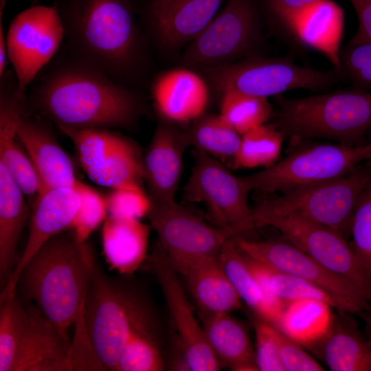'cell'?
<instances>
[{"mask_svg":"<svg viewBox=\"0 0 371 371\" xmlns=\"http://www.w3.org/2000/svg\"><path fill=\"white\" fill-rule=\"evenodd\" d=\"M36 113L58 128H133L144 112L142 97L77 58L64 46L27 95Z\"/></svg>","mask_w":371,"mask_h":371,"instance_id":"6da1fadb","label":"cell"},{"mask_svg":"<svg viewBox=\"0 0 371 371\" xmlns=\"http://www.w3.org/2000/svg\"><path fill=\"white\" fill-rule=\"evenodd\" d=\"M65 47L75 56L126 87L144 74L147 44L135 19L133 0L56 2Z\"/></svg>","mask_w":371,"mask_h":371,"instance_id":"7a4b0ae2","label":"cell"},{"mask_svg":"<svg viewBox=\"0 0 371 371\" xmlns=\"http://www.w3.org/2000/svg\"><path fill=\"white\" fill-rule=\"evenodd\" d=\"M87 243H79L71 230L45 243L22 269L17 281L27 300L69 338L68 330L83 315L95 262Z\"/></svg>","mask_w":371,"mask_h":371,"instance_id":"3957f363","label":"cell"},{"mask_svg":"<svg viewBox=\"0 0 371 371\" xmlns=\"http://www.w3.org/2000/svg\"><path fill=\"white\" fill-rule=\"evenodd\" d=\"M274 98L273 124L293 142L320 138L357 146L371 128V92L351 89Z\"/></svg>","mask_w":371,"mask_h":371,"instance_id":"277c9868","label":"cell"},{"mask_svg":"<svg viewBox=\"0 0 371 371\" xmlns=\"http://www.w3.org/2000/svg\"><path fill=\"white\" fill-rule=\"evenodd\" d=\"M73 370L69 338L17 291L0 302V371Z\"/></svg>","mask_w":371,"mask_h":371,"instance_id":"5b68a950","label":"cell"},{"mask_svg":"<svg viewBox=\"0 0 371 371\" xmlns=\"http://www.w3.org/2000/svg\"><path fill=\"white\" fill-rule=\"evenodd\" d=\"M150 310L140 291L122 280L108 276L94 262L84 305L83 325L106 370L115 371L133 328Z\"/></svg>","mask_w":371,"mask_h":371,"instance_id":"8992f818","label":"cell"},{"mask_svg":"<svg viewBox=\"0 0 371 371\" xmlns=\"http://www.w3.org/2000/svg\"><path fill=\"white\" fill-rule=\"evenodd\" d=\"M209 85L221 95L236 91L268 98L293 89L326 92L344 80L339 69L318 70L298 65L290 56L249 57L202 69Z\"/></svg>","mask_w":371,"mask_h":371,"instance_id":"52a82bcc","label":"cell"},{"mask_svg":"<svg viewBox=\"0 0 371 371\" xmlns=\"http://www.w3.org/2000/svg\"><path fill=\"white\" fill-rule=\"evenodd\" d=\"M371 175L357 167L341 177L280 193L251 209L253 214L295 216L333 229L346 238Z\"/></svg>","mask_w":371,"mask_h":371,"instance_id":"ba28073f","label":"cell"},{"mask_svg":"<svg viewBox=\"0 0 371 371\" xmlns=\"http://www.w3.org/2000/svg\"><path fill=\"white\" fill-rule=\"evenodd\" d=\"M264 43L256 0H227L208 25L183 51V67L201 69L261 55Z\"/></svg>","mask_w":371,"mask_h":371,"instance_id":"9c48e42d","label":"cell"},{"mask_svg":"<svg viewBox=\"0 0 371 371\" xmlns=\"http://www.w3.org/2000/svg\"><path fill=\"white\" fill-rule=\"evenodd\" d=\"M369 159L370 142L357 146L312 144L243 178L251 191L282 193L341 177Z\"/></svg>","mask_w":371,"mask_h":371,"instance_id":"30bf717a","label":"cell"},{"mask_svg":"<svg viewBox=\"0 0 371 371\" xmlns=\"http://www.w3.org/2000/svg\"><path fill=\"white\" fill-rule=\"evenodd\" d=\"M195 161L184 196L203 203L216 227L246 238L256 228L248 204L251 192L243 177L235 176L221 161L195 151Z\"/></svg>","mask_w":371,"mask_h":371,"instance_id":"8fae6325","label":"cell"},{"mask_svg":"<svg viewBox=\"0 0 371 371\" xmlns=\"http://www.w3.org/2000/svg\"><path fill=\"white\" fill-rule=\"evenodd\" d=\"M58 129L71 139L81 167L95 183L145 189L143 155L132 139L110 128Z\"/></svg>","mask_w":371,"mask_h":371,"instance_id":"7c38bea8","label":"cell"},{"mask_svg":"<svg viewBox=\"0 0 371 371\" xmlns=\"http://www.w3.org/2000/svg\"><path fill=\"white\" fill-rule=\"evenodd\" d=\"M158 244L178 273L203 258L218 256L234 236L207 223L186 207L174 201L153 204L147 216Z\"/></svg>","mask_w":371,"mask_h":371,"instance_id":"4fadbf2b","label":"cell"},{"mask_svg":"<svg viewBox=\"0 0 371 371\" xmlns=\"http://www.w3.org/2000/svg\"><path fill=\"white\" fill-rule=\"evenodd\" d=\"M256 227H271L330 271L348 280L367 296L371 277L359 264L351 245L339 232L292 216L252 214Z\"/></svg>","mask_w":371,"mask_h":371,"instance_id":"5bb4252c","label":"cell"},{"mask_svg":"<svg viewBox=\"0 0 371 371\" xmlns=\"http://www.w3.org/2000/svg\"><path fill=\"white\" fill-rule=\"evenodd\" d=\"M9 61L21 90L36 78L58 52L65 29L56 3L34 5L18 14L6 36Z\"/></svg>","mask_w":371,"mask_h":371,"instance_id":"9a60e30c","label":"cell"},{"mask_svg":"<svg viewBox=\"0 0 371 371\" xmlns=\"http://www.w3.org/2000/svg\"><path fill=\"white\" fill-rule=\"evenodd\" d=\"M232 238L249 258L317 285L343 302L351 314H366L369 302L360 289L330 271L288 240H254L239 235Z\"/></svg>","mask_w":371,"mask_h":371,"instance_id":"2e32d148","label":"cell"},{"mask_svg":"<svg viewBox=\"0 0 371 371\" xmlns=\"http://www.w3.org/2000/svg\"><path fill=\"white\" fill-rule=\"evenodd\" d=\"M151 269L161 289L177 334L180 352L188 370L216 371L222 367L206 339L202 324L158 244L149 256Z\"/></svg>","mask_w":371,"mask_h":371,"instance_id":"e0dca14e","label":"cell"},{"mask_svg":"<svg viewBox=\"0 0 371 371\" xmlns=\"http://www.w3.org/2000/svg\"><path fill=\"white\" fill-rule=\"evenodd\" d=\"M188 147L186 131L164 120L158 123L142 157L144 182L152 203L175 201Z\"/></svg>","mask_w":371,"mask_h":371,"instance_id":"ac0fdd59","label":"cell"},{"mask_svg":"<svg viewBox=\"0 0 371 371\" xmlns=\"http://www.w3.org/2000/svg\"><path fill=\"white\" fill-rule=\"evenodd\" d=\"M81 198L74 188L60 187L39 194L31 206L29 234L22 255L1 290L0 302L14 293L19 274L31 257L49 238L68 230L80 205Z\"/></svg>","mask_w":371,"mask_h":371,"instance_id":"d6986e66","label":"cell"},{"mask_svg":"<svg viewBox=\"0 0 371 371\" xmlns=\"http://www.w3.org/2000/svg\"><path fill=\"white\" fill-rule=\"evenodd\" d=\"M190 67L164 71L151 84L157 114L172 124L191 123L206 113L210 102L209 84Z\"/></svg>","mask_w":371,"mask_h":371,"instance_id":"ffe728a7","label":"cell"},{"mask_svg":"<svg viewBox=\"0 0 371 371\" xmlns=\"http://www.w3.org/2000/svg\"><path fill=\"white\" fill-rule=\"evenodd\" d=\"M227 0H176L159 11L146 10V21L155 44L176 52L194 39Z\"/></svg>","mask_w":371,"mask_h":371,"instance_id":"44dd1931","label":"cell"},{"mask_svg":"<svg viewBox=\"0 0 371 371\" xmlns=\"http://www.w3.org/2000/svg\"><path fill=\"white\" fill-rule=\"evenodd\" d=\"M30 115L21 122L17 138L30 158L44 190L60 187L75 188L79 180L69 156L58 142L46 119L37 114Z\"/></svg>","mask_w":371,"mask_h":371,"instance_id":"7402d4cb","label":"cell"},{"mask_svg":"<svg viewBox=\"0 0 371 371\" xmlns=\"http://www.w3.org/2000/svg\"><path fill=\"white\" fill-rule=\"evenodd\" d=\"M25 115V107L20 101L11 98L1 101L0 163L22 190L31 206L45 190L30 158L17 138L18 128Z\"/></svg>","mask_w":371,"mask_h":371,"instance_id":"603a6c76","label":"cell"},{"mask_svg":"<svg viewBox=\"0 0 371 371\" xmlns=\"http://www.w3.org/2000/svg\"><path fill=\"white\" fill-rule=\"evenodd\" d=\"M343 29L342 10L330 0H317L297 14L288 32L302 45L322 53L338 69Z\"/></svg>","mask_w":371,"mask_h":371,"instance_id":"cb8c5ba5","label":"cell"},{"mask_svg":"<svg viewBox=\"0 0 371 371\" xmlns=\"http://www.w3.org/2000/svg\"><path fill=\"white\" fill-rule=\"evenodd\" d=\"M150 226L139 219L108 216L102 224V245L109 267L129 276L148 258Z\"/></svg>","mask_w":371,"mask_h":371,"instance_id":"d4e9b609","label":"cell"},{"mask_svg":"<svg viewBox=\"0 0 371 371\" xmlns=\"http://www.w3.org/2000/svg\"><path fill=\"white\" fill-rule=\"evenodd\" d=\"M26 197L6 168L0 163V282L3 289L18 262L16 249L31 211Z\"/></svg>","mask_w":371,"mask_h":371,"instance_id":"484cf974","label":"cell"},{"mask_svg":"<svg viewBox=\"0 0 371 371\" xmlns=\"http://www.w3.org/2000/svg\"><path fill=\"white\" fill-rule=\"evenodd\" d=\"M181 275L201 315L231 313L242 306V301L223 269L218 256L192 263Z\"/></svg>","mask_w":371,"mask_h":371,"instance_id":"4316f807","label":"cell"},{"mask_svg":"<svg viewBox=\"0 0 371 371\" xmlns=\"http://www.w3.org/2000/svg\"><path fill=\"white\" fill-rule=\"evenodd\" d=\"M201 315L206 339L221 367L258 370L255 348L243 324L230 313Z\"/></svg>","mask_w":371,"mask_h":371,"instance_id":"83f0119b","label":"cell"},{"mask_svg":"<svg viewBox=\"0 0 371 371\" xmlns=\"http://www.w3.org/2000/svg\"><path fill=\"white\" fill-rule=\"evenodd\" d=\"M346 317H334L326 335L308 348L332 371H371V344Z\"/></svg>","mask_w":371,"mask_h":371,"instance_id":"f1b7e54d","label":"cell"},{"mask_svg":"<svg viewBox=\"0 0 371 371\" xmlns=\"http://www.w3.org/2000/svg\"><path fill=\"white\" fill-rule=\"evenodd\" d=\"M218 260L242 302L255 315L275 324L284 304L271 301L232 238L226 241Z\"/></svg>","mask_w":371,"mask_h":371,"instance_id":"f546056e","label":"cell"},{"mask_svg":"<svg viewBox=\"0 0 371 371\" xmlns=\"http://www.w3.org/2000/svg\"><path fill=\"white\" fill-rule=\"evenodd\" d=\"M333 307L317 300L301 299L286 303L275 324L291 339L308 348L322 339L330 328Z\"/></svg>","mask_w":371,"mask_h":371,"instance_id":"4dcf8cb0","label":"cell"},{"mask_svg":"<svg viewBox=\"0 0 371 371\" xmlns=\"http://www.w3.org/2000/svg\"><path fill=\"white\" fill-rule=\"evenodd\" d=\"M246 257L247 263L271 300H280L284 303L301 299L325 302L341 313L351 314L348 307L338 298L302 278L284 273Z\"/></svg>","mask_w":371,"mask_h":371,"instance_id":"1f68e13d","label":"cell"},{"mask_svg":"<svg viewBox=\"0 0 371 371\" xmlns=\"http://www.w3.org/2000/svg\"><path fill=\"white\" fill-rule=\"evenodd\" d=\"M190 146L220 161L232 164L238 150L240 135L220 114L205 113L185 130Z\"/></svg>","mask_w":371,"mask_h":371,"instance_id":"d6a6232c","label":"cell"},{"mask_svg":"<svg viewBox=\"0 0 371 371\" xmlns=\"http://www.w3.org/2000/svg\"><path fill=\"white\" fill-rule=\"evenodd\" d=\"M164 368L151 310L133 328L120 355L115 371H161Z\"/></svg>","mask_w":371,"mask_h":371,"instance_id":"836d02e7","label":"cell"},{"mask_svg":"<svg viewBox=\"0 0 371 371\" xmlns=\"http://www.w3.org/2000/svg\"><path fill=\"white\" fill-rule=\"evenodd\" d=\"M284 135L273 124L256 126L241 135L235 168H267L279 160Z\"/></svg>","mask_w":371,"mask_h":371,"instance_id":"e575fe53","label":"cell"},{"mask_svg":"<svg viewBox=\"0 0 371 371\" xmlns=\"http://www.w3.org/2000/svg\"><path fill=\"white\" fill-rule=\"evenodd\" d=\"M219 114L240 134L267 124L275 110L268 98L236 91L221 94Z\"/></svg>","mask_w":371,"mask_h":371,"instance_id":"d590c367","label":"cell"},{"mask_svg":"<svg viewBox=\"0 0 371 371\" xmlns=\"http://www.w3.org/2000/svg\"><path fill=\"white\" fill-rule=\"evenodd\" d=\"M75 188L80 196L81 202L69 229L79 243H85L107 218V205L104 196L80 181Z\"/></svg>","mask_w":371,"mask_h":371,"instance_id":"8d00e7d4","label":"cell"},{"mask_svg":"<svg viewBox=\"0 0 371 371\" xmlns=\"http://www.w3.org/2000/svg\"><path fill=\"white\" fill-rule=\"evenodd\" d=\"M338 69L352 89L371 92V41L352 38L341 49Z\"/></svg>","mask_w":371,"mask_h":371,"instance_id":"74e56055","label":"cell"},{"mask_svg":"<svg viewBox=\"0 0 371 371\" xmlns=\"http://www.w3.org/2000/svg\"><path fill=\"white\" fill-rule=\"evenodd\" d=\"M351 247L364 271L371 277V182L363 192L353 215Z\"/></svg>","mask_w":371,"mask_h":371,"instance_id":"f35d334b","label":"cell"},{"mask_svg":"<svg viewBox=\"0 0 371 371\" xmlns=\"http://www.w3.org/2000/svg\"><path fill=\"white\" fill-rule=\"evenodd\" d=\"M104 196L108 214L114 217L140 220L148 216L152 205L146 190L142 188L111 189Z\"/></svg>","mask_w":371,"mask_h":371,"instance_id":"ab89813d","label":"cell"},{"mask_svg":"<svg viewBox=\"0 0 371 371\" xmlns=\"http://www.w3.org/2000/svg\"><path fill=\"white\" fill-rule=\"evenodd\" d=\"M255 332V354L258 370L284 371L276 338V328L256 315L251 317Z\"/></svg>","mask_w":371,"mask_h":371,"instance_id":"60d3db41","label":"cell"},{"mask_svg":"<svg viewBox=\"0 0 371 371\" xmlns=\"http://www.w3.org/2000/svg\"><path fill=\"white\" fill-rule=\"evenodd\" d=\"M276 338L279 355L284 371H322L325 370L313 356L307 352L304 346L289 338L278 328H276Z\"/></svg>","mask_w":371,"mask_h":371,"instance_id":"b9f144b4","label":"cell"},{"mask_svg":"<svg viewBox=\"0 0 371 371\" xmlns=\"http://www.w3.org/2000/svg\"><path fill=\"white\" fill-rule=\"evenodd\" d=\"M273 22L289 31L297 14L317 0H262Z\"/></svg>","mask_w":371,"mask_h":371,"instance_id":"7bdbcfd3","label":"cell"},{"mask_svg":"<svg viewBox=\"0 0 371 371\" xmlns=\"http://www.w3.org/2000/svg\"><path fill=\"white\" fill-rule=\"evenodd\" d=\"M359 21V27L352 37L371 41V0H349Z\"/></svg>","mask_w":371,"mask_h":371,"instance_id":"ee69618b","label":"cell"},{"mask_svg":"<svg viewBox=\"0 0 371 371\" xmlns=\"http://www.w3.org/2000/svg\"><path fill=\"white\" fill-rule=\"evenodd\" d=\"M8 54L2 20H0V76L7 70Z\"/></svg>","mask_w":371,"mask_h":371,"instance_id":"f6af8a7d","label":"cell"},{"mask_svg":"<svg viewBox=\"0 0 371 371\" xmlns=\"http://www.w3.org/2000/svg\"><path fill=\"white\" fill-rule=\"evenodd\" d=\"M175 1L176 0H147L148 7L146 10L159 11L170 5Z\"/></svg>","mask_w":371,"mask_h":371,"instance_id":"bcb514c9","label":"cell"},{"mask_svg":"<svg viewBox=\"0 0 371 371\" xmlns=\"http://www.w3.org/2000/svg\"><path fill=\"white\" fill-rule=\"evenodd\" d=\"M369 308L366 314V330L367 333V340L371 344V293L368 298Z\"/></svg>","mask_w":371,"mask_h":371,"instance_id":"7dc6e473","label":"cell"},{"mask_svg":"<svg viewBox=\"0 0 371 371\" xmlns=\"http://www.w3.org/2000/svg\"><path fill=\"white\" fill-rule=\"evenodd\" d=\"M5 0H0V20H2V15L5 8Z\"/></svg>","mask_w":371,"mask_h":371,"instance_id":"c3c4849f","label":"cell"},{"mask_svg":"<svg viewBox=\"0 0 371 371\" xmlns=\"http://www.w3.org/2000/svg\"><path fill=\"white\" fill-rule=\"evenodd\" d=\"M38 0H32V5H36V3H37Z\"/></svg>","mask_w":371,"mask_h":371,"instance_id":"681fc988","label":"cell"},{"mask_svg":"<svg viewBox=\"0 0 371 371\" xmlns=\"http://www.w3.org/2000/svg\"><path fill=\"white\" fill-rule=\"evenodd\" d=\"M369 131L370 132V135H371V128L370 129V131ZM370 142L371 143V140H370ZM370 182H371V179H370Z\"/></svg>","mask_w":371,"mask_h":371,"instance_id":"f907efd6","label":"cell"}]
</instances>
